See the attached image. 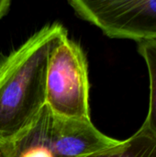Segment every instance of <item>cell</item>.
Returning a JSON list of instances; mask_svg holds the SVG:
<instances>
[{"label":"cell","mask_w":156,"mask_h":157,"mask_svg":"<svg viewBox=\"0 0 156 157\" xmlns=\"http://www.w3.org/2000/svg\"><path fill=\"white\" fill-rule=\"evenodd\" d=\"M80 18L111 39L156 41V0H70Z\"/></svg>","instance_id":"cell-4"},{"label":"cell","mask_w":156,"mask_h":157,"mask_svg":"<svg viewBox=\"0 0 156 157\" xmlns=\"http://www.w3.org/2000/svg\"><path fill=\"white\" fill-rule=\"evenodd\" d=\"M46 106L61 118L91 121L86 57L80 45L68 37L57 45L49 60Z\"/></svg>","instance_id":"cell-2"},{"label":"cell","mask_w":156,"mask_h":157,"mask_svg":"<svg viewBox=\"0 0 156 157\" xmlns=\"http://www.w3.org/2000/svg\"><path fill=\"white\" fill-rule=\"evenodd\" d=\"M138 52L143 56L147 64L150 79L149 111L143 125L156 134V41L138 43Z\"/></svg>","instance_id":"cell-6"},{"label":"cell","mask_w":156,"mask_h":157,"mask_svg":"<svg viewBox=\"0 0 156 157\" xmlns=\"http://www.w3.org/2000/svg\"><path fill=\"white\" fill-rule=\"evenodd\" d=\"M86 157H156V134L143 124L129 139Z\"/></svg>","instance_id":"cell-5"},{"label":"cell","mask_w":156,"mask_h":157,"mask_svg":"<svg viewBox=\"0 0 156 157\" xmlns=\"http://www.w3.org/2000/svg\"><path fill=\"white\" fill-rule=\"evenodd\" d=\"M66 37L63 25H46L0 60V144L23 131L46 106L49 60Z\"/></svg>","instance_id":"cell-1"},{"label":"cell","mask_w":156,"mask_h":157,"mask_svg":"<svg viewBox=\"0 0 156 157\" xmlns=\"http://www.w3.org/2000/svg\"><path fill=\"white\" fill-rule=\"evenodd\" d=\"M0 157H5L4 156V154H3V152H2V150H1V148H0Z\"/></svg>","instance_id":"cell-8"},{"label":"cell","mask_w":156,"mask_h":157,"mask_svg":"<svg viewBox=\"0 0 156 157\" xmlns=\"http://www.w3.org/2000/svg\"><path fill=\"white\" fill-rule=\"evenodd\" d=\"M11 6L10 0H0V20L8 13Z\"/></svg>","instance_id":"cell-7"},{"label":"cell","mask_w":156,"mask_h":157,"mask_svg":"<svg viewBox=\"0 0 156 157\" xmlns=\"http://www.w3.org/2000/svg\"><path fill=\"white\" fill-rule=\"evenodd\" d=\"M0 148L5 157H85L90 152V140L80 121L58 117L45 106Z\"/></svg>","instance_id":"cell-3"}]
</instances>
